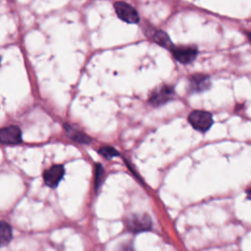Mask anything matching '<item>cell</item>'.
<instances>
[{"label": "cell", "instance_id": "cell-14", "mask_svg": "<svg viewBox=\"0 0 251 251\" xmlns=\"http://www.w3.org/2000/svg\"><path fill=\"white\" fill-rule=\"evenodd\" d=\"M119 251H134L132 248V245L130 243H124L121 246H119Z\"/></svg>", "mask_w": 251, "mask_h": 251}, {"label": "cell", "instance_id": "cell-16", "mask_svg": "<svg viewBox=\"0 0 251 251\" xmlns=\"http://www.w3.org/2000/svg\"><path fill=\"white\" fill-rule=\"evenodd\" d=\"M249 35V37H250V40H251V34H248Z\"/></svg>", "mask_w": 251, "mask_h": 251}, {"label": "cell", "instance_id": "cell-4", "mask_svg": "<svg viewBox=\"0 0 251 251\" xmlns=\"http://www.w3.org/2000/svg\"><path fill=\"white\" fill-rule=\"evenodd\" d=\"M174 88L169 85H163L160 88L155 89L150 97H149V102L153 106H160L163 105L164 103L168 102L171 100L174 96Z\"/></svg>", "mask_w": 251, "mask_h": 251}, {"label": "cell", "instance_id": "cell-11", "mask_svg": "<svg viewBox=\"0 0 251 251\" xmlns=\"http://www.w3.org/2000/svg\"><path fill=\"white\" fill-rule=\"evenodd\" d=\"M1 245L5 246L6 244H8L12 238V228L10 226L9 224H7L6 222H2L1 223Z\"/></svg>", "mask_w": 251, "mask_h": 251}, {"label": "cell", "instance_id": "cell-1", "mask_svg": "<svg viewBox=\"0 0 251 251\" xmlns=\"http://www.w3.org/2000/svg\"><path fill=\"white\" fill-rule=\"evenodd\" d=\"M189 124L199 131H207L213 125L211 113L202 110L192 111L188 116Z\"/></svg>", "mask_w": 251, "mask_h": 251}, {"label": "cell", "instance_id": "cell-5", "mask_svg": "<svg viewBox=\"0 0 251 251\" xmlns=\"http://www.w3.org/2000/svg\"><path fill=\"white\" fill-rule=\"evenodd\" d=\"M0 141L3 144H18L22 142V130L17 126H5L0 131Z\"/></svg>", "mask_w": 251, "mask_h": 251}, {"label": "cell", "instance_id": "cell-3", "mask_svg": "<svg viewBox=\"0 0 251 251\" xmlns=\"http://www.w3.org/2000/svg\"><path fill=\"white\" fill-rule=\"evenodd\" d=\"M126 228L131 232L148 230L151 227V219L148 215H131L126 222Z\"/></svg>", "mask_w": 251, "mask_h": 251}, {"label": "cell", "instance_id": "cell-7", "mask_svg": "<svg viewBox=\"0 0 251 251\" xmlns=\"http://www.w3.org/2000/svg\"><path fill=\"white\" fill-rule=\"evenodd\" d=\"M172 51H173L174 57L181 64L191 63L196 58V55H197V49L190 46L175 47Z\"/></svg>", "mask_w": 251, "mask_h": 251}, {"label": "cell", "instance_id": "cell-13", "mask_svg": "<svg viewBox=\"0 0 251 251\" xmlns=\"http://www.w3.org/2000/svg\"><path fill=\"white\" fill-rule=\"evenodd\" d=\"M98 153L107 159H110L119 155V152L112 146H102L101 148H99Z\"/></svg>", "mask_w": 251, "mask_h": 251}, {"label": "cell", "instance_id": "cell-15", "mask_svg": "<svg viewBox=\"0 0 251 251\" xmlns=\"http://www.w3.org/2000/svg\"><path fill=\"white\" fill-rule=\"evenodd\" d=\"M246 196H247V198H248L249 200H251V188H249V189L246 190Z\"/></svg>", "mask_w": 251, "mask_h": 251}, {"label": "cell", "instance_id": "cell-12", "mask_svg": "<svg viewBox=\"0 0 251 251\" xmlns=\"http://www.w3.org/2000/svg\"><path fill=\"white\" fill-rule=\"evenodd\" d=\"M103 176H104V169H103L102 165L95 164V170H94V187H95V190H97L99 188V186L101 185L102 180H103Z\"/></svg>", "mask_w": 251, "mask_h": 251}, {"label": "cell", "instance_id": "cell-9", "mask_svg": "<svg viewBox=\"0 0 251 251\" xmlns=\"http://www.w3.org/2000/svg\"><path fill=\"white\" fill-rule=\"evenodd\" d=\"M64 126H65L68 136L71 139H73L74 141L78 142L80 144H87L91 141L90 137L88 135H86L85 133H83L82 131H80L79 129L74 128L72 126H69V125H65Z\"/></svg>", "mask_w": 251, "mask_h": 251}, {"label": "cell", "instance_id": "cell-2", "mask_svg": "<svg viewBox=\"0 0 251 251\" xmlns=\"http://www.w3.org/2000/svg\"><path fill=\"white\" fill-rule=\"evenodd\" d=\"M114 8L118 17L127 24H136L139 22V16L136 10L129 4L118 1L114 4Z\"/></svg>", "mask_w": 251, "mask_h": 251}, {"label": "cell", "instance_id": "cell-6", "mask_svg": "<svg viewBox=\"0 0 251 251\" xmlns=\"http://www.w3.org/2000/svg\"><path fill=\"white\" fill-rule=\"evenodd\" d=\"M65 174L64 167L62 165H54L47 169L43 174V179L47 186L55 188L62 180Z\"/></svg>", "mask_w": 251, "mask_h": 251}, {"label": "cell", "instance_id": "cell-10", "mask_svg": "<svg viewBox=\"0 0 251 251\" xmlns=\"http://www.w3.org/2000/svg\"><path fill=\"white\" fill-rule=\"evenodd\" d=\"M154 40H155V42H157L158 44H160L161 46H163L165 48H169L172 50L175 48L174 44L170 40V37L168 36V34L162 30H158L155 32Z\"/></svg>", "mask_w": 251, "mask_h": 251}, {"label": "cell", "instance_id": "cell-8", "mask_svg": "<svg viewBox=\"0 0 251 251\" xmlns=\"http://www.w3.org/2000/svg\"><path fill=\"white\" fill-rule=\"evenodd\" d=\"M210 86V78L204 75H194L190 77L189 88L193 92H201Z\"/></svg>", "mask_w": 251, "mask_h": 251}]
</instances>
